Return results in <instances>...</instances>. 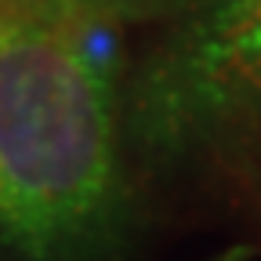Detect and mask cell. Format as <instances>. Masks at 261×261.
Listing matches in <instances>:
<instances>
[{"instance_id": "6da1fadb", "label": "cell", "mask_w": 261, "mask_h": 261, "mask_svg": "<svg viewBox=\"0 0 261 261\" xmlns=\"http://www.w3.org/2000/svg\"><path fill=\"white\" fill-rule=\"evenodd\" d=\"M116 214L113 102L69 25L0 15V240L76 261Z\"/></svg>"}, {"instance_id": "7a4b0ae2", "label": "cell", "mask_w": 261, "mask_h": 261, "mask_svg": "<svg viewBox=\"0 0 261 261\" xmlns=\"http://www.w3.org/2000/svg\"><path fill=\"white\" fill-rule=\"evenodd\" d=\"M218 55L261 87V8H225L221 11Z\"/></svg>"}, {"instance_id": "3957f363", "label": "cell", "mask_w": 261, "mask_h": 261, "mask_svg": "<svg viewBox=\"0 0 261 261\" xmlns=\"http://www.w3.org/2000/svg\"><path fill=\"white\" fill-rule=\"evenodd\" d=\"M76 11V0H0V15L29 18V22H55L69 25Z\"/></svg>"}, {"instance_id": "277c9868", "label": "cell", "mask_w": 261, "mask_h": 261, "mask_svg": "<svg viewBox=\"0 0 261 261\" xmlns=\"http://www.w3.org/2000/svg\"><path fill=\"white\" fill-rule=\"evenodd\" d=\"M228 8H261V0H228Z\"/></svg>"}]
</instances>
